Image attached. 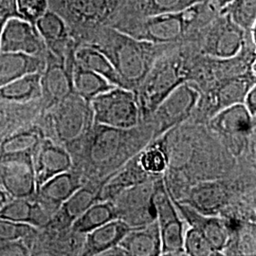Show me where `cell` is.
<instances>
[{
    "label": "cell",
    "instance_id": "cell-39",
    "mask_svg": "<svg viewBox=\"0 0 256 256\" xmlns=\"http://www.w3.org/2000/svg\"><path fill=\"white\" fill-rule=\"evenodd\" d=\"M18 10L21 18L34 24L48 9V0H16Z\"/></svg>",
    "mask_w": 256,
    "mask_h": 256
},
{
    "label": "cell",
    "instance_id": "cell-33",
    "mask_svg": "<svg viewBox=\"0 0 256 256\" xmlns=\"http://www.w3.org/2000/svg\"><path fill=\"white\" fill-rule=\"evenodd\" d=\"M117 214L111 200L95 202L88 209L74 220L70 230L74 232L86 236L88 232L99 228L102 225L116 220Z\"/></svg>",
    "mask_w": 256,
    "mask_h": 256
},
{
    "label": "cell",
    "instance_id": "cell-28",
    "mask_svg": "<svg viewBox=\"0 0 256 256\" xmlns=\"http://www.w3.org/2000/svg\"><path fill=\"white\" fill-rule=\"evenodd\" d=\"M151 178H153L140 167L137 156H134L128 164L108 176L102 187L100 200H112L120 192Z\"/></svg>",
    "mask_w": 256,
    "mask_h": 256
},
{
    "label": "cell",
    "instance_id": "cell-18",
    "mask_svg": "<svg viewBox=\"0 0 256 256\" xmlns=\"http://www.w3.org/2000/svg\"><path fill=\"white\" fill-rule=\"evenodd\" d=\"M36 27L50 52L60 58L74 56L77 45L66 22L54 10L48 9L36 22Z\"/></svg>",
    "mask_w": 256,
    "mask_h": 256
},
{
    "label": "cell",
    "instance_id": "cell-7",
    "mask_svg": "<svg viewBox=\"0 0 256 256\" xmlns=\"http://www.w3.org/2000/svg\"><path fill=\"white\" fill-rule=\"evenodd\" d=\"M245 42L246 30L234 23L227 14L218 12L191 44L202 54L226 60L238 56Z\"/></svg>",
    "mask_w": 256,
    "mask_h": 256
},
{
    "label": "cell",
    "instance_id": "cell-36",
    "mask_svg": "<svg viewBox=\"0 0 256 256\" xmlns=\"http://www.w3.org/2000/svg\"><path fill=\"white\" fill-rule=\"evenodd\" d=\"M32 208V198H9L0 208V220H9L30 225Z\"/></svg>",
    "mask_w": 256,
    "mask_h": 256
},
{
    "label": "cell",
    "instance_id": "cell-25",
    "mask_svg": "<svg viewBox=\"0 0 256 256\" xmlns=\"http://www.w3.org/2000/svg\"><path fill=\"white\" fill-rule=\"evenodd\" d=\"M46 137V133L37 119L32 124L19 128L4 138L0 142V156H34L37 148Z\"/></svg>",
    "mask_w": 256,
    "mask_h": 256
},
{
    "label": "cell",
    "instance_id": "cell-38",
    "mask_svg": "<svg viewBox=\"0 0 256 256\" xmlns=\"http://www.w3.org/2000/svg\"><path fill=\"white\" fill-rule=\"evenodd\" d=\"M36 230L34 227L25 223L0 220V245L16 240L25 239Z\"/></svg>",
    "mask_w": 256,
    "mask_h": 256
},
{
    "label": "cell",
    "instance_id": "cell-4",
    "mask_svg": "<svg viewBox=\"0 0 256 256\" xmlns=\"http://www.w3.org/2000/svg\"><path fill=\"white\" fill-rule=\"evenodd\" d=\"M38 120L46 137L64 146L72 156L79 152L94 126L90 102L75 92L43 112Z\"/></svg>",
    "mask_w": 256,
    "mask_h": 256
},
{
    "label": "cell",
    "instance_id": "cell-6",
    "mask_svg": "<svg viewBox=\"0 0 256 256\" xmlns=\"http://www.w3.org/2000/svg\"><path fill=\"white\" fill-rule=\"evenodd\" d=\"M128 0H48V9L60 16L77 46L86 45L102 28L110 26Z\"/></svg>",
    "mask_w": 256,
    "mask_h": 256
},
{
    "label": "cell",
    "instance_id": "cell-2",
    "mask_svg": "<svg viewBox=\"0 0 256 256\" xmlns=\"http://www.w3.org/2000/svg\"><path fill=\"white\" fill-rule=\"evenodd\" d=\"M86 45L93 46L106 55L128 90L135 92L156 58L178 44H153L106 26L100 28Z\"/></svg>",
    "mask_w": 256,
    "mask_h": 256
},
{
    "label": "cell",
    "instance_id": "cell-46",
    "mask_svg": "<svg viewBox=\"0 0 256 256\" xmlns=\"http://www.w3.org/2000/svg\"><path fill=\"white\" fill-rule=\"evenodd\" d=\"M9 198V196L7 194V192L4 191V189L0 185V208L3 206V204L7 202Z\"/></svg>",
    "mask_w": 256,
    "mask_h": 256
},
{
    "label": "cell",
    "instance_id": "cell-21",
    "mask_svg": "<svg viewBox=\"0 0 256 256\" xmlns=\"http://www.w3.org/2000/svg\"><path fill=\"white\" fill-rule=\"evenodd\" d=\"M131 229L122 220H110L84 236L81 256H101L110 248L119 245Z\"/></svg>",
    "mask_w": 256,
    "mask_h": 256
},
{
    "label": "cell",
    "instance_id": "cell-34",
    "mask_svg": "<svg viewBox=\"0 0 256 256\" xmlns=\"http://www.w3.org/2000/svg\"><path fill=\"white\" fill-rule=\"evenodd\" d=\"M136 156L140 167L151 176H160L169 168V158L162 142L147 146Z\"/></svg>",
    "mask_w": 256,
    "mask_h": 256
},
{
    "label": "cell",
    "instance_id": "cell-3",
    "mask_svg": "<svg viewBox=\"0 0 256 256\" xmlns=\"http://www.w3.org/2000/svg\"><path fill=\"white\" fill-rule=\"evenodd\" d=\"M137 128L118 129L94 124L81 149L72 156L74 170L82 176L86 171L88 174L115 172L140 150L142 137Z\"/></svg>",
    "mask_w": 256,
    "mask_h": 256
},
{
    "label": "cell",
    "instance_id": "cell-41",
    "mask_svg": "<svg viewBox=\"0 0 256 256\" xmlns=\"http://www.w3.org/2000/svg\"><path fill=\"white\" fill-rule=\"evenodd\" d=\"M0 18L8 20L12 18H20L16 0H0Z\"/></svg>",
    "mask_w": 256,
    "mask_h": 256
},
{
    "label": "cell",
    "instance_id": "cell-26",
    "mask_svg": "<svg viewBox=\"0 0 256 256\" xmlns=\"http://www.w3.org/2000/svg\"><path fill=\"white\" fill-rule=\"evenodd\" d=\"M84 182L82 174L72 168L48 180L37 189L36 196L40 200L60 208Z\"/></svg>",
    "mask_w": 256,
    "mask_h": 256
},
{
    "label": "cell",
    "instance_id": "cell-17",
    "mask_svg": "<svg viewBox=\"0 0 256 256\" xmlns=\"http://www.w3.org/2000/svg\"><path fill=\"white\" fill-rule=\"evenodd\" d=\"M172 196L176 209L182 214L184 220L206 238L216 252L222 254L223 250L229 246L230 238L229 228L226 223L214 216L202 214L192 209L188 204L176 200L173 194Z\"/></svg>",
    "mask_w": 256,
    "mask_h": 256
},
{
    "label": "cell",
    "instance_id": "cell-24",
    "mask_svg": "<svg viewBox=\"0 0 256 256\" xmlns=\"http://www.w3.org/2000/svg\"><path fill=\"white\" fill-rule=\"evenodd\" d=\"M128 256H162V240L156 220L132 228L119 244Z\"/></svg>",
    "mask_w": 256,
    "mask_h": 256
},
{
    "label": "cell",
    "instance_id": "cell-22",
    "mask_svg": "<svg viewBox=\"0 0 256 256\" xmlns=\"http://www.w3.org/2000/svg\"><path fill=\"white\" fill-rule=\"evenodd\" d=\"M230 200L226 184L220 182H205L194 186L184 203L204 214L214 216Z\"/></svg>",
    "mask_w": 256,
    "mask_h": 256
},
{
    "label": "cell",
    "instance_id": "cell-27",
    "mask_svg": "<svg viewBox=\"0 0 256 256\" xmlns=\"http://www.w3.org/2000/svg\"><path fill=\"white\" fill-rule=\"evenodd\" d=\"M46 57L0 52V88L26 74L42 72Z\"/></svg>",
    "mask_w": 256,
    "mask_h": 256
},
{
    "label": "cell",
    "instance_id": "cell-44",
    "mask_svg": "<svg viewBox=\"0 0 256 256\" xmlns=\"http://www.w3.org/2000/svg\"><path fill=\"white\" fill-rule=\"evenodd\" d=\"M230 1L232 0H209V3L214 9L220 12L228 6V4Z\"/></svg>",
    "mask_w": 256,
    "mask_h": 256
},
{
    "label": "cell",
    "instance_id": "cell-12",
    "mask_svg": "<svg viewBox=\"0 0 256 256\" xmlns=\"http://www.w3.org/2000/svg\"><path fill=\"white\" fill-rule=\"evenodd\" d=\"M74 55L68 58L57 57L48 50L46 66L41 74V104L43 112L74 93L72 68Z\"/></svg>",
    "mask_w": 256,
    "mask_h": 256
},
{
    "label": "cell",
    "instance_id": "cell-9",
    "mask_svg": "<svg viewBox=\"0 0 256 256\" xmlns=\"http://www.w3.org/2000/svg\"><path fill=\"white\" fill-rule=\"evenodd\" d=\"M153 202L162 240V256H185L183 221L174 205L172 194L162 178L154 180Z\"/></svg>",
    "mask_w": 256,
    "mask_h": 256
},
{
    "label": "cell",
    "instance_id": "cell-30",
    "mask_svg": "<svg viewBox=\"0 0 256 256\" xmlns=\"http://www.w3.org/2000/svg\"><path fill=\"white\" fill-rule=\"evenodd\" d=\"M178 10V0H128L110 26L116 23L142 19Z\"/></svg>",
    "mask_w": 256,
    "mask_h": 256
},
{
    "label": "cell",
    "instance_id": "cell-29",
    "mask_svg": "<svg viewBox=\"0 0 256 256\" xmlns=\"http://www.w3.org/2000/svg\"><path fill=\"white\" fill-rule=\"evenodd\" d=\"M74 60L82 68L101 75L115 86L128 88L110 59L97 48L80 45L75 50Z\"/></svg>",
    "mask_w": 256,
    "mask_h": 256
},
{
    "label": "cell",
    "instance_id": "cell-10",
    "mask_svg": "<svg viewBox=\"0 0 256 256\" xmlns=\"http://www.w3.org/2000/svg\"><path fill=\"white\" fill-rule=\"evenodd\" d=\"M200 97L202 90L194 82L186 81L176 86L152 114L156 124V137L188 119Z\"/></svg>",
    "mask_w": 256,
    "mask_h": 256
},
{
    "label": "cell",
    "instance_id": "cell-40",
    "mask_svg": "<svg viewBox=\"0 0 256 256\" xmlns=\"http://www.w3.org/2000/svg\"><path fill=\"white\" fill-rule=\"evenodd\" d=\"M30 256L24 239L16 240L0 245V256Z\"/></svg>",
    "mask_w": 256,
    "mask_h": 256
},
{
    "label": "cell",
    "instance_id": "cell-19",
    "mask_svg": "<svg viewBox=\"0 0 256 256\" xmlns=\"http://www.w3.org/2000/svg\"><path fill=\"white\" fill-rule=\"evenodd\" d=\"M256 86V70L229 76L214 82L206 90L212 106L223 110L236 104H243L248 92Z\"/></svg>",
    "mask_w": 256,
    "mask_h": 256
},
{
    "label": "cell",
    "instance_id": "cell-45",
    "mask_svg": "<svg viewBox=\"0 0 256 256\" xmlns=\"http://www.w3.org/2000/svg\"><path fill=\"white\" fill-rule=\"evenodd\" d=\"M203 2H209V0H178V10Z\"/></svg>",
    "mask_w": 256,
    "mask_h": 256
},
{
    "label": "cell",
    "instance_id": "cell-5",
    "mask_svg": "<svg viewBox=\"0 0 256 256\" xmlns=\"http://www.w3.org/2000/svg\"><path fill=\"white\" fill-rule=\"evenodd\" d=\"M188 52L187 44H178L156 58L135 90L142 118L152 115L176 86L188 81Z\"/></svg>",
    "mask_w": 256,
    "mask_h": 256
},
{
    "label": "cell",
    "instance_id": "cell-43",
    "mask_svg": "<svg viewBox=\"0 0 256 256\" xmlns=\"http://www.w3.org/2000/svg\"><path fill=\"white\" fill-rule=\"evenodd\" d=\"M128 256L126 252L120 247V245H117L115 247L110 248L108 250H106L104 254H102L101 256Z\"/></svg>",
    "mask_w": 256,
    "mask_h": 256
},
{
    "label": "cell",
    "instance_id": "cell-31",
    "mask_svg": "<svg viewBox=\"0 0 256 256\" xmlns=\"http://www.w3.org/2000/svg\"><path fill=\"white\" fill-rule=\"evenodd\" d=\"M41 74H26L0 88V101L28 104L41 99Z\"/></svg>",
    "mask_w": 256,
    "mask_h": 256
},
{
    "label": "cell",
    "instance_id": "cell-14",
    "mask_svg": "<svg viewBox=\"0 0 256 256\" xmlns=\"http://www.w3.org/2000/svg\"><path fill=\"white\" fill-rule=\"evenodd\" d=\"M0 52L46 57V45L34 24L21 18H12L4 24Z\"/></svg>",
    "mask_w": 256,
    "mask_h": 256
},
{
    "label": "cell",
    "instance_id": "cell-15",
    "mask_svg": "<svg viewBox=\"0 0 256 256\" xmlns=\"http://www.w3.org/2000/svg\"><path fill=\"white\" fill-rule=\"evenodd\" d=\"M254 119L243 104H236L218 111L210 120V126L226 140L234 153H239L252 130Z\"/></svg>",
    "mask_w": 256,
    "mask_h": 256
},
{
    "label": "cell",
    "instance_id": "cell-16",
    "mask_svg": "<svg viewBox=\"0 0 256 256\" xmlns=\"http://www.w3.org/2000/svg\"><path fill=\"white\" fill-rule=\"evenodd\" d=\"M37 189L48 180L74 168L70 152L50 138L46 137L32 156Z\"/></svg>",
    "mask_w": 256,
    "mask_h": 256
},
{
    "label": "cell",
    "instance_id": "cell-8",
    "mask_svg": "<svg viewBox=\"0 0 256 256\" xmlns=\"http://www.w3.org/2000/svg\"><path fill=\"white\" fill-rule=\"evenodd\" d=\"M94 124L118 129L137 128L142 119L136 93L114 86L90 101Z\"/></svg>",
    "mask_w": 256,
    "mask_h": 256
},
{
    "label": "cell",
    "instance_id": "cell-47",
    "mask_svg": "<svg viewBox=\"0 0 256 256\" xmlns=\"http://www.w3.org/2000/svg\"><path fill=\"white\" fill-rule=\"evenodd\" d=\"M7 20H5V19L1 18H0V37H1V32H2V28H3V26H4V24H5V22H6Z\"/></svg>",
    "mask_w": 256,
    "mask_h": 256
},
{
    "label": "cell",
    "instance_id": "cell-35",
    "mask_svg": "<svg viewBox=\"0 0 256 256\" xmlns=\"http://www.w3.org/2000/svg\"><path fill=\"white\" fill-rule=\"evenodd\" d=\"M220 12L227 14L245 30L256 27V0H232Z\"/></svg>",
    "mask_w": 256,
    "mask_h": 256
},
{
    "label": "cell",
    "instance_id": "cell-32",
    "mask_svg": "<svg viewBox=\"0 0 256 256\" xmlns=\"http://www.w3.org/2000/svg\"><path fill=\"white\" fill-rule=\"evenodd\" d=\"M72 78L74 92L82 97L84 100L90 102L99 94L108 92L115 86L101 75L77 64L75 60Z\"/></svg>",
    "mask_w": 256,
    "mask_h": 256
},
{
    "label": "cell",
    "instance_id": "cell-37",
    "mask_svg": "<svg viewBox=\"0 0 256 256\" xmlns=\"http://www.w3.org/2000/svg\"><path fill=\"white\" fill-rule=\"evenodd\" d=\"M183 248H184L185 256H221L214 250V248L210 246V243L198 230L192 227L184 234Z\"/></svg>",
    "mask_w": 256,
    "mask_h": 256
},
{
    "label": "cell",
    "instance_id": "cell-1",
    "mask_svg": "<svg viewBox=\"0 0 256 256\" xmlns=\"http://www.w3.org/2000/svg\"><path fill=\"white\" fill-rule=\"evenodd\" d=\"M218 12L209 2H203L182 10L128 20L110 27L153 44H186L194 42L200 32Z\"/></svg>",
    "mask_w": 256,
    "mask_h": 256
},
{
    "label": "cell",
    "instance_id": "cell-13",
    "mask_svg": "<svg viewBox=\"0 0 256 256\" xmlns=\"http://www.w3.org/2000/svg\"><path fill=\"white\" fill-rule=\"evenodd\" d=\"M0 185L10 198H34L37 185L32 156H0Z\"/></svg>",
    "mask_w": 256,
    "mask_h": 256
},
{
    "label": "cell",
    "instance_id": "cell-23",
    "mask_svg": "<svg viewBox=\"0 0 256 256\" xmlns=\"http://www.w3.org/2000/svg\"><path fill=\"white\" fill-rule=\"evenodd\" d=\"M42 113L40 100L28 104L0 101V142L19 128L36 122Z\"/></svg>",
    "mask_w": 256,
    "mask_h": 256
},
{
    "label": "cell",
    "instance_id": "cell-42",
    "mask_svg": "<svg viewBox=\"0 0 256 256\" xmlns=\"http://www.w3.org/2000/svg\"><path fill=\"white\" fill-rule=\"evenodd\" d=\"M243 104L245 106V108H247L248 111L250 113V115L256 118V86H254L248 92Z\"/></svg>",
    "mask_w": 256,
    "mask_h": 256
},
{
    "label": "cell",
    "instance_id": "cell-11",
    "mask_svg": "<svg viewBox=\"0 0 256 256\" xmlns=\"http://www.w3.org/2000/svg\"><path fill=\"white\" fill-rule=\"evenodd\" d=\"M154 178L132 186L120 192L111 202L117 218L131 228L142 227L156 220L153 202Z\"/></svg>",
    "mask_w": 256,
    "mask_h": 256
},
{
    "label": "cell",
    "instance_id": "cell-20",
    "mask_svg": "<svg viewBox=\"0 0 256 256\" xmlns=\"http://www.w3.org/2000/svg\"><path fill=\"white\" fill-rule=\"evenodd\" d=\"M108 176L102 180L101 182L90 180L84 183L61 205L54 216L56 223L63 228H70L74 220L79 218L84 210L95 202H100L102 187Z\"/></svg>",
    "mask_w": 256,
    "mask_h": 256
}]
</instances>
